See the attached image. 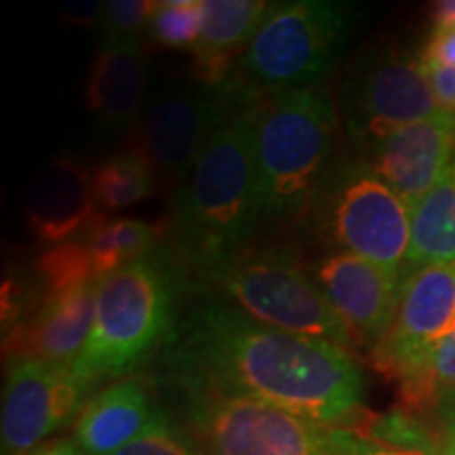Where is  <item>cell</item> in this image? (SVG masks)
<instances>
[{
  "label": "cell",
  "instance_id": "52a82bcc",
  "mask_svg": "<svg viewBox=\"0 0 455 455\" xmlns=\"http://www.w3.org/2000/svg\"><path fill=\"white\" fill-rule=\"evenodd\" d=\"M196 276L220 293L221 301L264 325L355 348L321 284L289 255L243 249Z\"/></svg>",
  "mask_w": 455,
  "mask_h": 455
},
{
  "label": "cell",
  "instance_id": "e0dca14e",
  "mask_svg": "<svg viewBox=\"0 0 455 455\" xmlns=\"http://www.w3.org/2000/svg\"><path fill=\"white\" fill-rule=\"evenodd\" d=\"M161 415L144 382L121 379L84 403L74 426V441L83 455H112L144 435Z\"/></svg>",
  "mask_w": 455,
  "mask_h": 455
},
{
  "label": "cell",
  "instance_id": "836d02e7",
  "mask_svg": "<svg viewBox=\"0 0 455 455\" xmlns=\"http://www.w3.org/2000/svg\"><path fill=\"white\" fill-rule=\"evenodd\" d=\"M441 455H455V424L443 426V430H441Z\"/></svg>",
  "mask_w": 455,
  "mask_h": 455
},
{
  "label": "cell",
  "instance_id": "484cf974",
  "mask_svg": "<svg viewBox=\"0 0 455 455\" xmlns=\"http://www.w3.org/2000/svg\"><path fill=\"white\" fill-rule=\"evenodd\" d=\"M156 3L152 0H110L101 17V47L141 43Z\"/></svg>",
  "mask_w": 455,
  "mask_h": 455
},
{
  "label": "cell",
  "instance_id": "603a6c76",
  "mask_svg": "<svg viewBox=\"0 0 455 455\" xmlns=\"http://www.w3.org/2000/svg\"><path fill=\"white\" fill-rule=\"evenodd\" d=\"M455 390V323L428 350L422 361L398 379L401 407L422 415L439 405L447 392Z\"/></svg>",
  "mask_w": 455,
  "mask_h": 455
},
{
  "label": "cell",
  "instance_id": "d6a6232c",
  "mask_svg": "<svg viewBox=\"0 0 455 455\" xmlns=\"http://www.w3.org/2000/svg\"><path fill=\"white\" fill-rule=\"evenodd\" d=\"M436 28H455V0L436 3L432 11V30Z\"/></svg>",
  "mask_w": 455,
  "mask_h": 455
},
{
  "label": "cell",
  "instance_id": "4fadbf2b",
  "mask_svg": "<svg viewBox=\"0 0 455 455\" xmlns=\"http://www.w3.org/2000/svg\"><path fill=\"white\" fill-rule=\"evenodd\" d=\"M310 275L344 321L355 348L373 352L392 325L401 281L365 258L341 251L318 259Z\"/></svg>",
  "mask_w": 455,
  "mask_h": 455
},
{
  "label": "cell",
  "instance_id": "d6986e66",
  "mask_svg": "<svg viewBox=\"0 0 455 455\" xmlns=\"http://www.w3.org/2000/svg\"><path fill=\"white\" fill-rule=\"evenodd\" d=\"M268 9L264 0H203L201 38L192 51L198 81L212 87L230 81L235 57L241 60Z\"/></svg>",
  "mask_w": 455,
  "mask_h": 455
},
{
  "label": "cell",
  "instance_id": "6da1fadb",
  "mask_svg": "<svg viewBox=\"0 0 455 455\" xmlns=\"http://www.w3.org/2000/svg\"><path fill=\"white\" fill-rule=\"evenodd\" d=\"M169 346L186 388L253 396L327 428L363 415L367 379L348 348L264 325L221 299L196 306Z\"/></svg>",
  "mask_w": 455,
  "mask_h": 455
},
{
  "label": "cell",
  "instance_id": "2e32d148",
  "mask_svg": "<svg viewBox=\"0 0 455 455\" xmlns=\"http://www.w3.org/2000/svg\"><path fill=\"white\" fill-rule=\"evenodd\" d=\"M100 281H89L43 301L20 327L9 329L4 352L9 358H36L74 367L87 344L95 321Z\"/></svg>",
  "mask_w": 455,
  "mask_h": 455
},
{
  "label": "cell",
  "instance_id": "5b68a950",
  "mask_svg": "<svg viewBox=\"0 0 455 455\" xmlns=\"http://www.w3.org/2000/svg\"><path fill=\"white\" fill-rule=\"evenodd\" d=\"M306 218L327 247L365 258L403 283L411 207L375 175L365 158H335Z\"/></svg>",
  "mask_w": 455,
  "mask_h": 455
},
{
  "label": "cell",
  "instance_id": "7402d4cb",
  "mask_svg": "<svg viewBox=\"0 0 455 455\" xmlns=\"http://www.w3.org/2000/svg\"><path fill=\"white\" fill-rule=\"evenodd\" d=\"M83 238L87 243L98 281H104L156 247L155 226L135 218L101 220Z\"/></svg>",
  "mask_w": 455,
  "mask_h": 455
},
{
  "label": "cell",
  "instance_id": "7a4b0ae2",
  "mask_svg": "<svg viewBox=\"0 0 455 455\" xmlns=\"http://www.w3.org/2000/svg\"><path fill=\"white\" fill-rule=\"evenodd\" d=\"M261 95L236 78L226 83L224 106L190 178L175 192L173 241L195 272L220 264L266 224L258 167L255 118Z\"/></svg>",
  "mask_w": 455,
  "mask_h": 455
},
{
  "label": "cell",
  "instance_id": "4316f807",
  "mask_svg": "<svg viewBox=\"0 0 455 455\" xmlns=\"http://www.w3.org/2000/svg\"><path fill=\"white\" fill-rule=\"evenodd\" d=\"M112 455H207L186 432L175 428L167 415H161L144 435Z\"/></svg>",
  "mask_w": 455,
  "mask_h": 455
},
{
  "label": "cell",
  "instance_id": "cb8c5ba5",
  "mask_svg": "<svg viewBox=\"0 0 455 455\" xmlns=\"http://www.w3.org/2000/svg\"><path fill=\"white\" fill-rule=\"evenodd\" d=\"M203 28V0H161L148 24L152 43L163 49L195 51Z\"/></svg>",
  "mask_w": 455,
  "mask_h": 455
},
{
  "label": "cell",
  "instance_id": "ffe728a7",
  "mask_svg": "<svg viewBox=\"0 0 455 455\" xmlns=\"http://www.w3.org/2000/svg\"><path fill=\"white\" fill-rule=\"evenodd\" d=\"M455 261V161L447 175L411 207V241L403 281L415 270Z\"/></svg>",
  "mask_w": 455,
  "mask_h": 455
},
{
  "label": "cell",
  "instance_id": "ba28073f",
  "mask_svg": "<svg viewBox=\"0 0 455 455\" xmlns=\"http://www.w3.org/2000/svg\"><path fill=\"white\" fill-rule=\"evenodd\" d=\"M335 106L344 133L363 150L439 112L422 57L396 44H375L352 57Z\"/></svg>",
  "mask_w": 455,
  "mask_h": 455
},
{
  "label": "cell",
  "instance_id": "f546056e",
  "mask_svg": "<svg viewBox=\"0 0 455 455\" xmlns=\"http://www.w3.org/2000/svg\"><path fill=\"white\" fill-rule=\"evenodd\" d=\"M419 57L424 61H430V64L455 68V28H436V30H432Z\"/></svg>",
  "mask_w": 455,
  "mask_h": 455
},
{
  "label": "cell",
  "instance_id": "277c9868",
  "mask_svg": "<svg viewBox=\"0 0 455 455\" xmlns=\"http://www.w3.org/2000/svg\"><path fill=\"white\" fill-rule=\"evenodd\" d=\"M339 129L338 106L321 84L261 95L255 118V167L266 224L306 215L338 158Z\"/></svg>",
  "mask_w": 455,
  "mask_h": 455
},
{
  "label": "cell",
  "instance_id": "30bf717a",
  "mask_svg": "<svg viewBox=\"0 0 455 455\" xmlns=\"http://www.w3.org/2000/svg\"><path fill=\"white\" fill-rule=\"evenodd\" d=\"M226 83L220 87H181L158 98L141 114L133 148L150 161L156 178L178 192L190 178L224 106Z\"/></svg>",
  "mask_w": 455,
  "mask_h": 455
},
{
  "label": "cell",
  "instance_id": "83f0119b",
  "mask_svg": "<svg viewBox=\"0 0 455 455\" xmlns=\"http://www.w3.org/2000/svg\"><path fill=\"white\" fill-rule=\"evenodd\" d=\"M331 445L335 455H424L411 449L386 445L350 428H331Z\"/></svg>",
  "mask_w": 455,
  "mask_h": 455
},
{
  "label": "cell",
  "instance_id": "8992f818",
  "mask_svg": "<svg viewBox=\"0 0 455 455\" xmlns=\"http://www.w3.org/2000/svg\"><path fill=\"white\" fill-rule=\"evenodd\" d=\"M352 11L331 0L270 4L232 78L259 95L316 87L344 47Z\"/></svg>",
  "mask_w": 455,
  "mask_h": 455
},
{
  "label": "cell",
  "instance_id": "1f68e13d",
  "mask_svg": "<svg viewBox=\"0 0 455 455\" xmlns=\"http://www.w3.org/2000/svg\"><path fill=\"white\" fill-rule=\"evenodd\" d=\"M28 455H83L81 447L74 439H53V441H44L43 445H38L36 449H32Z\"/></svg>",
  "mask_w": 455,
  "mask_h": 455
},
{
  "label": "cell",
  "instance_id": "44dd1931",
  "mask_svg": "<svg viewBox=\"0 0 455 455\" xmlns=\"http://www.w3.org/2000/svg\"><path fill=\"white\" fill-rule=\"evenodd\" d=\"M91 173L100 213L133 207L155 192L158 181L150 161L133 146L101 161Z\"/></svg>",
  "mask_w": 455,
  "mask_h": 455
},
{
  "label": "cell",
  "instance_id": "7c38bea8",
  "mask_svg": "<svg viewBox=\"0 0 455 455\" xmlns=\"http://www.w3.org/2000/svg\"><path fill=\"white\" fill-rule=\"evenodd\" d=\"M455 323V261L415 270L401 283L388 333L371 352L386 378L403 379Z\"/></svg>",
  "mask_w": 455,
  "mask_h": 455
},
{
  "label": "cell",
  "instance_id": "f1b7e54d",
  "mask_svg": "<svg viewBox=\"0 0 455 455\" xmlns=\"http://www.w3.org/2000/svg\"><path fill=\"white\" fill-rule=\"evenodd\" d=\"M424 72L426 81H428L430 93L435 98V104L439 108V112L455 114V68L439 66L424 61Z\"/></svg>",
  "mask_w": 455,
  "mask_h": 455
},
{
  "label": "cell",
  "instance_id": "ac0fdd59",
  "mask_svg": "<svg viewBox=\"0 0 455 455\" xmlns=\"http://www.w3.org/2000/svg\"><path fill=\"white\" fill-rule=\"evenodd\" d=\"M148 84V55L141 43L101 47L91 64L84 100L106 131L138 127Z\"/></svg>",
  "mask_w": 455,
  "mask_h": 455
},
{
  "label": "cell",
  "instance_id": "9c48e42d",
  "mask_svg": "<svg viewBox=\"0 0 455 455\" xmlns=\"http://www.w3.org/2000/svg\"><path fill=\"white\" fill-rule=\"evenodd\" d=\"M186 390L192 430L207 455H335L327 426L253 396Z\"/></svg>",
  "mask_w": 455,
  "mask_h": 455
},
{
  "label": "cell",
  "instance_id": "4dcf8cb0",
  "mask_svg": "<svg viewBox=\"0 0 455 455\" xmlns=\"http://www.w3.org/2000/svg\"><path fill=\"white\" fill-rule=\"evenodd\" d=\"M104 9L106 3H93V0H87V3H70L61 9V17L70 26H100L101 17H104Z\"/></svg>",
  "mask_w": 455,
  "mask_h": 455
},
{
  "label": "cell",
  "instance_id": "8fae6325",
  "mask_svg": "<svg viewBox=\"0 0 455 455\" xmlns=\"http://www.w3.org/2000/svg\"><path fill=\"white\" fill-rule=\"evenodd\" d=\"M87 388L72 367L11 358L3 392V455H28L76 413Z\"/></svg>",
  "mask_w": 455,
  "mask_h": 455
},
{
  "label": "cell",
  "instance_id": "d4e9b609",
  "mask_svg": "<svg viewBox=\"0 0 455 455\" xmlns=\"http://www.w3.org/2000/svg\"><path fill=\"white\" fill-rule=\"evenodd\" d=\"M38 272H41L44 287L43 295L60 293L83 283L98 281L84 238L49 247L38 259Z\"/></svg>",
  "mask_w": 455,
  "mask_h": 455
},
{
  "label": "cell",
  "instance_id": "5bb4252c",
  "mask_svg": "<svg viewBox=\"0 0 455 455\" xmlns=\"http://www.w3.org/2000/svg\"><path fill=\"white\" fill-rule=\"evenodd\" d=\"M365 161L409 207L445 178L455 161V114L435 116L395 131L367 148Z\"/></svg>",
  "mask_w": 455,
  "mask_h": 455
},
{
  "label": "cell",
  "instance_id": "9a60e30c",
  "mask_svg": "<svg viewBox=\"0 0 455 455\" xmlns=\"http://www.w3.org/2000/svg\"><path fill=\"white\" fill-rule=\"evenodd\" d=\"M24 213L32 235L49 247L84 236L101 221L93 173L76 158H53L28 181Z\"/></svg>",
  "mask_w": 455,
  "mask_h": 455
},
{
  "label": "cell",
  "instance_id": "3957f363",
  "mask_svg": "<svg viewBox=\"0 0 455 455\" xmlns=\"http://www.w3.org/2000/svg\"><path fill=\"white\" fill-rule=\"evenodd\" d=\"M181 284L178 255L158 247L100 283L93 329L72 367L84 388L133 371L171 341Z\"/></svg>",
  "mask_w": 455,
  "mask_h": 455
}]
</instances>
